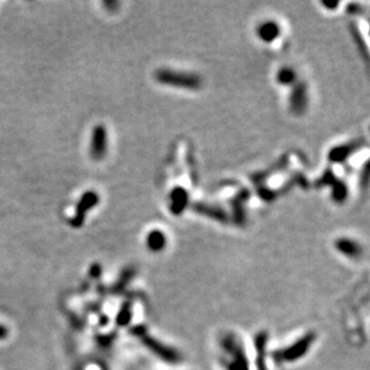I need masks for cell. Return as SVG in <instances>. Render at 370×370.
<instances>
[{
  "instance_id": "obj_1",
  "label": "cell",
  "mask_w": 370,
  "mask_h": 370,
  "mask_svg": "<svg viewBox=\"0 0 370 370\" xmlns=\"http://www.w3.org/2000/svg\"><path fill=\"white\" fill-rule=\"evenodd\" d=\"M155 79L161 84L171 85L175 88L197 90L201 87V78L196 73L191 72H181L161 68L155 72Z\"/></svg>"
},
{
  "instance_id": "obj_2",
  "label": "cell",
  "mask_w": 370,
  "mask_h": 370,
  "mask_svg": "<svg viewBox=\"0 0 370 370\" xmlns=\"http://www.w3.org/2000/svg\"><path fill=\"white\" fill-rule=\"evenodd\" d=\"M132 332L134 333V336H137L138 338L141 339L143 344L146 346L151 352L155 353L157 357L163 359V361L175 363L180 359L179 353L175 351L174 349L164 346L163 344H161L160 342H157L156 339H154L153 337L147 336L146 331H145L143 326H137L135 328L132 329Z\"/></svg>"
},
{
  "instance_id": "obj_3",
  "label": "cell",
  "mask_w": 370,
  "mask_h": 370,
  "mask_svg": "<svg viewBox=\"0 0 370 370\" xmlns=\"http://www.w3.org/2000/svg\"><path fill=\"white\" fill-rule=\"evenodd\" d=\"M100 203V197L94 191L85 192L83 196L79 199L77 206H76L75 216L70 219V224L73 228H81L84 224L85 216L88 211L94 209V207Z\"/></svg>"
},
{
  "instance_id": "obj_4",
  "label": "cell",
  "mask_w": 370,
  "mask_h": 370,
  "mask_svg": "<svg viewBox=\"0 0 370 370\" xmlns=\"http://www.w3.org/2000/svg\"><path fill=\"white\" fill-rule=\"evenodd\" d=\"M315 339V335L314 333H308V335L301 338L300 340H297L295 344H292L289 348H286L283 351H280L279 353H276V356L273 357L276 358H280L283 361L286 362H292V361H297V359L303 357L306 355V352L308 351L310 345Z\"/></svg>"
},
{
  "instance_id": "obj_5",
  "label": "cell",
  "mask_w": 370,
  "mask_h": 370,
  "mask_svg": "<svg viewBox=\"0 0 370 370\" xmlns=\"http://www.w3.org/2000/svg\"><path fill=\"white\" fill-rule=\"evenodd\" d=\"M108 149V135L107 130L103 125H97L92 130L90 140V155L96 161L104 158Z\"/></svg>"
},
{
  "instance_id": "obj_6",
  "label": "cell",
  "mask_w": 370,
  "mask_h": 370,
  "mask_svg": "<svg viewBox=\"0 0 370 370\" xmlns=\"http://www.w3.org/2000/svg\"><path fill=\"white\" fill-rule=\"evenodd\" d=\"M290 109L292 113L297 115L305 113L308 105V92L305 83H299L293 85L291 94H290Z\"/></svg>"
},
{
  "instance_id": "obj_7",
  "label": "cell",
  "mask_w": 370,
  "mask_h": 370,
  "mask_svg": "<svg viewBox=\"0 0 370 370\" xmlns=\"http://www.w3.org/2000/svg\"><path fill=\"white\" fill-rule=\"evenodd\" d=\"M256 32L262 41L266 42V44H271V42L278 39V36L280 35V26L278 25V23L267 21L257 26Z\"/></svg>"
},
{
  "instance_id": "obj_8",
  "label": "cell",
  "mask_w": 370,
  "mask_h": 370,
  "mask_svg": "<svg viewBox=\"0 0 370 370\" xmlns=\"http://www.w3.org/2000/svg\"><path fill=\"white\" fill-rule=\"evenodd\" d=\"M167 246V237L161 230H153L146 236V247L154 253L162 252Z\"/></svg>"
},
{
  "instance_id": "obj_9",
  "label": "cell",
  "mask_w": 370,
  "mask_h": 370,
  "mask_svg": "<svg viewBox=\"0 0 370 370\" xmlns=\"http://www.w3.org/2000/svg\"><path fill=\"white\" fill-rule=\"evenodd\" d=\"M336 248L338 252L343 253L344 255L349 257H357L362 253L361 246L356 241L350 239H339L336 242Z\"/></svg>"
},
{
  "instance_id": "obj_10",
  "label": "cell",
  "mask_w": 370,
  "mask_h": 370,
  "mask_svg": "<svg viewBox=\"0 0 370 370\" xmlns=\"http://www.w3.org/2000/svg\"><path fill=\"white\" fill-rule=\"evenodd\" d=\"M171 212L174 214H180L187 206L188 203V196L187 192L183 188H175L171 192Z\"/></svg>"
},
{
  "instance_id": "obj_11",
  "label": "cell",
  "mask_w": 370,
  "mask_h": 370,
  "mask_svg": "<svg viewBox=\"0 0 370 370\" xmlns=\"http://www.w3.org/2000/svg\"><path fill=\"white\" fill-rule=\"evenodd\" d=\"M359 146L358 143H353V144H349V145H342V146H337L335 149H332L329 151V160L332 162H343L348 158L350 155H352L353 151L356 150Z\"/></svg>"
},
{
  "instance_id": "obj_12",
  "label": "cell",
  "mask_w": 370,
  "mask_h": 370,
  "mask_svg": "<svg viewBox=\"0 0 370 370\" xmlns=\"http://www.w3.org/2000/svg\"><path fill=\"white\" fill-rule=\"evenodd\" d=\"M296 81V72L291 67L280 68L277 73V82L282 85H290Z\"/></svg>"
},
{
  "instance_id": "obj_13",
  "label": "cell",
  "mask_w": 370,
  "mask_h": 370,
  "mask_svg": "<svg viewBox=\"0 0 370 370\" xmlns=\"http://www.w3.org/2000/svg\"><path fill=\"white\" fill-rule=\"evenodd\" d=\"M131 318H132V306L130 302H125L117 316V323L119 326L125 327L130 323Z\"/></svg>"
},
{
  "instance_id": "obj_14",
  "label": "cell",
  "mask_w": 370,
  "mask_h": 370,
  "mask_svg": "<svg viewBox=\"0 0 370 370\" xmlns=\"http://www.w3.org/2000/svg\"><path fill=\"white\" fill-rule=\"evenodd\" d=\"M348 196V188L343 182H339L337 181V183L335 184V190H333V198L337 201H343Z\"/></svg>"
},
{
  "instance_id": "obj_15",
  "label": "cell",
  "mask_w": 370,
  "mask_h": 370,
  "mask_svg": "<svg viewBox=\"0 0 370 370\" xmlns=\"http://www.w3.org/2000/svg\"><path fill=\"white\" fill-rule=\"evenodd\" d=\"M89 273H90V276L92 277V278H98V277H100V275L102 273L101 266L98 265V264H94V265H91Z\"/></svg>"
},
{
  "instance_id": "obj_16",
  "label": "cell",
  "mask_w": 370,
  "mask_h": 370,
  "mask_svg": "<svg viewBox=\"0 0 370 370\" xmlns=\"http://www.w3.org/2000/svg\"><path fill=\"white\" fill-rule=\"evenodd\" d=\"M8 336H9V329L6 328L4 325H2V323H0V340L6 339V338H8Z\"/></svg>"
},
{
  "instance_id": "obj_17",
  "label": "cell",
  "mask_w": 370,
  "mask_h": 370,
  "mask_svg": "<svg viewBox=\"0 0 370 370\" xmlns=\"http://www.w3.org/2000/svg\"><path fill=\"white\" fill-rule=\"evenodd\" d=\"M104 6H107V8L109 10H113L114 8H117V6H119V3L118 2H104Z\"/></svg>"
},
{
  "instance_id": "obj_18",
  "label": "cell",
  "mask_w": 370,
  "mask_h": 370,
  "mask_svg": "<svg viewBox=\"0 0 370 370\" xmlns=\"http://www.w3.org/2000/svg\"><path fill=\"white\" fill-rule=\"evenodd\" d=\"M322 4L325 5V6H327V8H328V9H335V8H337V6L339 5V3H338V2H336V3H327V2H323Z\"/></svg>"
}]
</instances>
